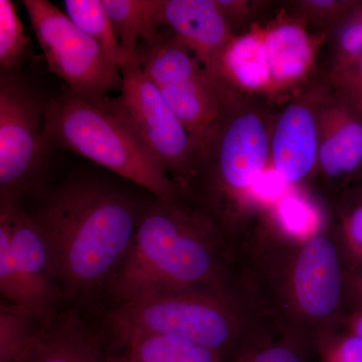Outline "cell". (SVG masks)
I'll list each match as a JSON object with an SVG mask.
<instances>
[{
	"instance_id": "1",
	"label": "cell",
	"mask_w": 362,
	"mask_h": 362,
	"mask_svg": "<svg viewBox=\"0 0 362 362\" xmlns=\"http://www.w3.org/2000/svg\"><path fill=\"white\" fill-rule=\"evenodd\" d=\"M352 262L334 220L306 239L286 235L262 211L240 243V278L274 327L315 344L349 315Z\"/></svg>"
},
{
	"instance_id": "2",
	"label": "cell",
	"mask_w": 362,
	"mask_h": 362,
	"mask_svg": "<svg viewBox=\"0 0 362 362\" xmlns=\"http://www.w3.org/2000/svg\"><path fill=\"white\" fill-rule=\"evenodd\" d=\"M240 233L187 195L145 209L107 292L116 307L168 293L240 289Z\"/></svg>"
},
{
	"instance_id": "3",
	"label": "cell",
	"mask_w": 362,
	"mask_h": 362,
	"mask_svg": "<svg viewBox=\"0 0 362 362\" xmlns=\"http://www.w3.org/2000/svg\"><path fill=\"white\" fill-rule=\"evenodd\" d=\"M145 209L123 190L95 180L69 181L45 199L33 218L64 296L83 300L107 289Z\"/></svg>"
},
{
	"instance_id": "4",
	"label": "cell",
	"mask_w": 362,
	"mask_h": 362,
	"mask_svg": "<svg viewBox=\"0 0 362 362\" xmlns=\"http://www.w3.org/2000/svg\"><path fill=\"white\" fill-rule=\"evenodd\" d=\"M277 113L266 98L242 93L202 156L189 197L230 232L259 214L252 189L271 166Z\"/></svg>"
},
{
	"instance_id": "5",
	"label": "cell",
	"mask_w": 362,
	"mask_h": 362,
	"mask_svg": "<svg viewBox=\"0 0 362 362\" xmlns=\"http://www.w3.org/2000/svg\"><path fill=\"white\" fill-rule=\"evenodd\" d=\"M117 342L136 333L170 335L218 352L228 362L245 344L273 327L240 290L168 293L114 308Z\"/></svg>"
},
{
	"instance_id": "6",
	"label": "cell",
	"mask_w": 362,
	"mask_h": 362,
	"mask_svg": "<svg viewBox=\"0 0 362 362\" xmlns=\"http://www.w3.org/2000/svg\"><path fill=\"white\" fill-rule=\"evenodd\" d=\"M45 134L49 147L75 152L148 190L175 199L180 188L127 124L70 90L47 103Z\"/></svg>"
},
{
	"instance_id": "7",
	"label": "cell",
	"mask_w": 362,
	"mask_h": 362,
	"mask_svg": "<svg viewBox=\"0 0 362 362\" xmlns=\"http://www.w3.org/2000/svg\"><path fill=\"white\" fill-rule=\"evenodd\" d=\"M137 62L187 128L202 159L243 92L214 78L166 28L140 47Z\"/></svg>"
},
{
	"instance_id": "8",
	"label": "cell",
	"mask_w": 362,
	"mask_h": 362,
	"mask_svg": "<svg viewBox=\"0 0 362 362\" xmlns=\"http://www.w3.org/2000/svg\"><path fill=\"white\" fill-rule=\"evenodd\" d=\"M121 71L120 94L109 97L104 110L127 124L181 194L189 195L201 165L194 138L137 61L125 64Z\"/></svg>"
},
{
	"instance_id": "9",
	"label": "cell",
	"mask_w": 362,
	"mask_h": 362,
	"mask_svg": "<svg viewBox=\"0 0 362 362\" xmlns=\"http://www.w3.org/2000/svg\"><path fill=\"white\" fill-rule=\"evenodd\" d=\"M23 4L51 71L71 93L104 110L109 95L122 89L120 66L52 2Z\"/></svg>"
},
{
	"instance_id": "10",
	"label": "cell",
	"mask_w": 362,
	"mask_h": 362,
	"mask_svg": "<svg viewBox=\"0 0 362 362\" xmlns=\"http://www.w3.org/2000/svg\"><path fill=\"white\" fill-rule=\"evenodd\" d=\"M0 292L42 322L65 297L44 235L18 204H0Z\"/></svg>"
},
{
	"instance_id": "11",
	"label": "cell",
	"mask_w": 362,
	"mask_h": 362,
	"mask_svg": "<svg viewBox=\"0 0 362 362\" xmlns=\"http://www.w3.org/2000/svg\"><path fill=\"white\" fill-rule=\"evenodd\" d=\"M37 93L16 73L0 78V197L18 204L39 177L47 149L45 111Z\"/></svg>"
},
{
	"instance_id": "12",
	"label": "cell",
	"mask_w": 362,
	"mask_h": 362,
	"mask_svg": "<svg viewBox=\"0 0 362 362\" xmlns=\"http://www.w3.org/2000/svg\"><path fill=\"white\" fill-rule=\"evenodd\" d=\"M331 89L325 70H318L278 111L271 142V165L289 187H311L320 143V111Z\"/></svg>"
},
{
	"instance_id": "13",
	"label": "cell",
	"mask_w": 362,
	"mask_h": 362,
	"mask_svg": "<svg viewBox=\"0 0 362 362\" xmlns=\"http://www.w3.org/2000/svg\"><path fill=\"white\" fill-rule=\"evenodd\" d=\"M362 177V112L331 88L320 111V143L314 182L325 194H344Z\"/></svg>"
},
{
	"instance_id": "14",
	"label": "cell",
	"mask_w": 362,
	"mask_h": 362,
	"mask_svg": "<svg viewBox=\"0 0 362 362\" xmlns=\"http://www.w3.org/2000/svg\"><path fill=\"white\" fill-rule=\"evenodd\" d=\"M156 18L159 28L173 30L214 78L228 85L221 64L237 35L214 0H158Z\"/></svg>"
},
{
	"instance_id": "15",
	"label": "cell",
	"mask_w": 362,
	"mask_h": 362,
	"mask_svg": "<svg viewBox=\"0 0 362 362\" xmlns=\"http://www.w3.org/2000/svg\"><path fill=\"white\" fill-rule=\"evenodd\" d=\"M261 30L270 66L272 102L288 100L318 71L317 59L327 37L314 35L282 9Z\"/></svg>"
},
{
	"instance_id": "16",
	"label": "cell",
	"mask_w": 362,
	"mask_h": 362,
	"mask_svg": "<svg viewBox=\"0 0 362 362\" xmlns=\"http://www.w3.org/2000/svg\"><path fill=\"white\" fill-rule=\"evenodd\" d=\"M106 354L100 338L77 314H57L13 362H103Z\"/></svg>"
},
{
	"instance_id": "17",
	"label": "cell",
	"mask_w": 362,
	"mask_h": 362,
	"mask_svg": "<svg viewBox=\"0 0 362 362\" xmlns=\"http://www.w3.org/2000/svg\"><path fill=\"white\" fill-rule=\"evenodd\" d=\"M221 73L230 87L272 102L270 66L259 23L233 40L223 56Z\"/></svg>"
},
{
	"instance_id": "18",
	"label": "cell",
	"mask_w": 362,
	"mask_h": 362,
	"mask_svg": "<svg viewBox=\"0 0 362 362\" xmlns=\"http://www.w3.org/2000/svg\"><path fill=\"white\" fill-rule=\"evenodd\" d=\"M118 343L130 362H226L214 350L170 335L136 333Z\"/></svg>"
},
{
	"instance_id": "19",
	"label": "cell",
	"mask_w": 362,
	"mask_h": 362,
	"mask_svg": "<svg viewBox=\"0 0 362 362\" xmlns=\"http://www.w3.org/2000/svg\"><path fill=\"white\" fill-rule=\"evenodd\" d=\"M124 52L137 61L145 42L153 40L161 28L156 23L158 0H102Z\"/></svg>"
},
{
	"instance_id": "20",
	"label": "cell",
	"mask_w": 362,
	"mask_h": 362,
	"mask_svg": "<svg viewBox=\"0 0 362 362\" xmlns=\"http://www.w3.org/2000/svg\"><path fill=\"white\" fill-rule=\"evenodd\" d=\"M228 362L320 361L315 344L272 327L245 344Z\"/></svg>"
},
{
	"instance_id": "21",
	"label": "cell",
	"mask_w": 362,
	"mask_h": 362,
	"mask_svg": "<svg viewBox=\"0 0 362 362\" xmlns=\"http://www.w3.org/2000/svg\"><path fill=\"white\" fill-rule=\"evenodd\" d=\"M64 6L70 20L96 40L120 69L125 64L135 61L121 47L102 0H66Z\"/></svg>"
},
{
	"instance_id": "22",
	"label": "cell",
	"mask_w": 362,
	"mask_h": 362,
	"mask_svg": "<svg viewBox=\"0 0 362 362\" xmlns=\"http://www.w3.org/2000/svg\"><path fill=\"white\" fill-rule=\"evenodd\" d=\"M276 226L286 235L306 239L320 230L327 223L318 206L301 188L290 189L274 206L266 209Z\"/></svg>"
},
{
	"instance_id": "23",
	"label": "cell",
	"mask_w": 362,
	"mask_h": 362,
	"mask_svg": "<svg viewBox=\"0 0 362 362\" xmlns=\"http://www.w3.org/2000/svg\"><path fill=\"white\" fill-rule=\"evenodd\" d=\"M45 323L23 307L2 301L0 305V362L16 361L32 344Z\"/></svg>"
},
{
	"instance_id": "24",
	"label": "cell",
	"mask_w": 362,
	"mask_h": 362,
	"mask_svg": "<svg viewBox=\"0 0 362 362\" xmlns=\"http://www.w3.org/2000/svg\"><path fill=\"white\" fill-rule=\"evenodd\" d=\"M282 11L306 26L314 35H325L334 30L356 6L357 0H291Z\"/></svg>"
},
{
	"instance_id": "25",
	"label": "cell",
	"mask_w": 362,
	"mask_h": 362,
	"mask_svg": "<svg viewBox=\"0 0 362 362\" xmlns=\"http://www.w3.org/2000/svg\"><path fill=\"white\" fill-rule=\"evenodd\" d=\"M328 66L332 70L362 58V0L328 35Z\"/></svg>"
},
{
	"instance_id": "26",
	"label": "cell",
	"mask_w": 362,
	"mask_h": 362,
	"mask_svg": "<svg viewBox=\"0 0 362 362\" xmlns=\"http://www.w3.org/2000/svg\"><path fill=\"white\" fill-rule=\"evenodd\" d=\"M25 25L11 0H0V66L1 74L16 73L30 45Z\"/></svg>"
},
{
	"instance_id": "27",
	"label": "cell",
	"mask_w": 362,
	"mask_h": 362,
	"mask_svg": "<svg viewBox=\"0 0 362 362\" xmlns=\"http://www.w3.org/2000/svg\"><path fill=\"white\" fill-rule=\"evenodd\" d=\"M333 220L352 264L361 261L362 187H352L341 194Z\"/></svg>"
},
{
	"instance_id": "28",
	"label": "cell",
	"mask_w": 362,
	"mask_h": 362,
	"mask_svg": "<svg viewBox=\"0 0 362 362\" xmlns=\"http://www.w3.org/2000/svg\"><path fill=\"white\" fill-rule=\"evenodd\" d=\"M320 362H362V337L341 328L315 343Z\"/></svg>"
},
{
	"instance_id": "29",
	"label": "cell",
	"mask_w": 362,
	"mask_h": 362,
	"mask_svg": "<svg viewBox=\"0 0 362 362\" xmlns=\"http://www.w3.org/2000/svg\"><path fill=\"white\" fill-rule=\"evenodd\" d=\"M221 14L232 26L235 35L247 32L274 6V1L266 0H214Z\"/></svg>"
},
{
	"instance_id": "30",
	"label": "cell",
	"mask_w": 362,
	"mask_h": 362,
	"mask_svg": "<svg viewBox=\"0 0 362 362\" xmlns=\"http://www.w3.org/2000/svg\"><path fill=\"white\" fill-rule=\"evenodd\" d=\"M325 71L338 96L362 112V58Z\"/></svg>"
},
{
	"instance_id": "31",
	"label": "cell",
	"mask_w": 362,
	"mask_h": 362,
	"mask_svg": "<svg viewBox=\"0 0 362 362\" xmlns=\"http://www.w3.org/2000/svg\"><path fill=\"white\" fill-rule=\"evenodd\" d=\"M350 312L362 310V259L352 264L349 276Z\"/></svg>"
},
{
	"instance_id": "32",
	"label": "cell",
	"mask_w": 362,
	"mask_h": 362,
	"mask_svg": "<svg viewBox=\"0 0 362 362\" xmlns=\"http://www.w3.org/2000/svg\"><path fill=\"white\" fill-rule=\"evenodd\" d=\"M343 328L362 337V310H354L349 313Z\"/></svg>"
},
{
	"instance_id": "33",
	"label": "cell",
	"mask_w": 362,
	"mask_h": 362,
	"mask_svg": "<svg viewBox=\"0 0 362 362\" xmlns=\"http://www.w3.org/2000/svg\"><path fill=\"white\" fill-rule=\"evenodd\" d=\"M103 362H130L126 352H116V354H107Z\"/></svg>"
}]
</instances>
